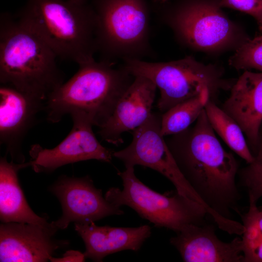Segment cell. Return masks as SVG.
<instances>
[{"label": "cell", "mask_w": 262, "mask_h": 262, "mask_svg": "<svg viewBox=\"0 0 262 262\" xmlns=\"http://www.w3.org/2000/svg\"><path fill=\"white\" fill-rule=\"evenodd\" d=\"M166 139L181 172L209 210L218 227L239 234L242 225L232 219L240 214V194L236 178L239 164L215 135L205 110L194 125Z\"/></svg>", "instance_id": "6da1fadb"}, {"label": "cell", "mask_w": 262, "mask_h": 262, "mask_svg": "<svg viewBox=\"0 0 262 262\" xmlns=\"http://www.w3.org/2000/svg\"><path fill=\"white\" fill-rule=\"evenodd\" d=\"M56 54L19 18L0 19V82L38 102L45 101L64 82Z\"/></svg>", "instance_id": "7a4b0ae2"}, {"label": "cell", "mask_w": 262, "mask_h": 262, "mask_svg": "<svg viewBox=\"0 0 262 262\" xmlns=\"http://www.w3.org/2000/svg\"><path fill=\"white\" fill-rule=\"evenodd\" d=\"M95 59L79 65L77 72L53 91L45 102L47 119L58 122L74 113L87 116L101 126L134 77L122 66Z\"/></svg>", "instance_id": "3957f363"}, {"label": "cell", "mask_w": 262, "mask_h": 262, "mask_svg": "<svg viewBox=\"0 0 262 262\" xmlns=\"http://www.w3.org/2000/svg\"><path fill=\"white\" fill-rule=\"evenodd\" d=\"M18 18L52 49L58 58L78 66L98 51L96 14L87 2L27 0Z\"/></svg>", "instance_id": "277c9868"}, {"label": "cell", "mask_w": 262, "mask_h": 262, "mask_svg": "<svg viewBox=\"0 0 262 262\" xmlns=\"http://www.w3.org/2000/svg\"><path fill=\"white\" fill-rule=\"evenodd\" d=\"M123 66L132 76L150 80L160 91L157 108L162 114L176 105L198 95L204 89L216 104L222 91L230 90L235 81L224 78L220 68L187 56L166 62L142 59L124 60Z\"/></svg>", "instance_id": "5b68a950"}, {"label": "cell", "mask_w": 262, "mask_h": 262, "mask_svg": "<svg viewBox=\"0 0 262 262\" xmlns=\"http://www.w3.org/2000/svg\"><path fill=\"white\" fill-rule=\"evenodd\" d=\"M98 51L102 60L153 56L150 20L145 0H94Z\"/></svg>", "instance_id": "8992f818"}, {"label": "cell", "mask_w": 262, "mask_h": 262, "mask_svg": "<svg viewBox=\"0 0 262 262\" xmlns=\"http://www.w3.org/2000/svg\"><path fill=\"white\" fill-rule=\"evenodd\" d=\"M118 175L122 180V190L110 188L105 199L117 206H128L143 218L157 227H164L178 232L185 225L206 224L208 215L206 209L200 204L180 195L169 196L151 189L135 176L134 166L125 167Z\"/></svg>", "instance_id": "52a82bcc"}, {"label": "cell", "mask_w": 262, "mask_h": 262, "mask_svg": "<svg viewBox=\"0 0 262 262\" xmlns=\"http://www.w3.org/2000/svg\"><path fill=\"white\" fill-rule=\"evenodd\" d=\"M218 0H189L164 17L177 36L186 46L214 51L242 44L235 25L223 13Z\"/></svg>", "instance_id": "ba28073f"}, {"label": "cell", "mask_w": 262, "mask_h": 262, "mask_svg": "<svg viewBox=\"0 0 262 262\" xmlns=\"http://www.w3.org/2000/svg\"><path fill=\"white\" fill-rule=\"evenodd\" d=\"M162 114L153 113L141 126L132 131V140L125 148L114 151L113 157L122 161L125 167L141 165L164 176L181 195L210 211L181 172L161 131Z\"/></svg>", "instance_id": "9c48e42d"}, {"label": "cell", "mask_w": 262, "mask_h": 262, "mask_svg": "<svg viewBox=\"0 0 262 262\" xmlns=\"http://www.w3.org/2000/svg\"><path fill=\"white\" fill-rule=\"evenodd\" d=\"M73 126L68 135L52 148L32 146L30 166L36 172H50L64 165L88 160L110 163L114 151L103 146L94 134L91 121L85 115H70Z\"/></svg>", "instance_id": "30bf717a"}, {"label": "cell", "mask_w": 262, "mask_h": 262, "mask_svg": "<svg viewBox=\"0 0 262 262\" xmlns=\"http://www.w3.org/2000/svg\"><path fill=\"white\" fill-rule=\"evenodd\" d=\"M59 200L62 216L53 221L59 229H65L71 222L88 223L112 215L124 213L120 207L108 202L88 177L64 176L49 188Z\"/></svg>", "instance_id": "8fae6325"}, {"label": "cell", "mask_w": 262, "mask_h": 262, "mask_svg": "<svg viewBox=\"0 0 262 262\" xmlns=\"http://www.w3.org/2000/svg\"><path fill=\"white\" fill-rule=\"evenodd\" d=\"M55 226L18 222L2 223L0 226V262H42L50 260L65 241L53 236Z\"/></svg>", "instance_id": "7c38bea8"}, {"label": "cell", "mask_w": 262, "mask_h": 262, "mask_svg": "<svg viewBox=\"0 0 262 262\" xmlns=\"http://www.w3.org/2000/svg\"><path fill=\"white\" fill-rule=\"evenodd\" d=\"M156 90L155 85L149 79L134 77L110 116L98 127L102 139L115 145L122 143V134L141 126L152 113Z\"/></svg>", "instance_id": "4fadbf2b"}, {"label": "cell", "mask_w": 262, "mask_h": 262, "mask_svg": "<svg viewBox=\"0 0 262 262\" xmlns=\"http://www.w3.org/2000/svg\"><path fill=\"white\" fill-rule=\"evenodd\" d=\"M44 108L38 102L11 86L0 87V140L12 161L25 162L22 141L34 122L37 113Z\"/></svg>", "instance_id": "5bb4252c"}, {"label": "cell", "mask_w": 262, "mask_h": 262, "mask_svg": "<svg viewBox=\"0 0 262 262\" xmlns=\"http://www.w3.org/2000/svg\"><path fill=\"white\" fill-rule=\"evenodd\" d=\"M185 262H243L242 238L220 240L213 225H184L170 239Z\"/></svg>", "instance_id": "9a60e30c"}, {"label": "cell", "mask_w": 262, "mask_h": 262, "mask_svg": "<svg viewBox=\"0 0 262 262\" xmlns=\"http://www.w3.org/2000/svg\"><path fill=\"white\" fill-rule=\"evenodd\" d=\"M221 108L240 126L252 153L262 126V72L245 70L232 85Z\"/></svg>", "instance_id": "2e32d148"}, {"label": "cell", "mask_w": 262, "mask_h": 262, "mask_svg": "<svg viewBox=\"0 0 262 262\" xmlns=\"http://www.w3.org/2000/svg\"><path fill=\"white\" fill-rule=\"evenodd\" d=\"M75 229L85 244V258L95 262H102L107 255L124 250L138 251L151 233L147 225L118 228L98 226L94 222L75 223Z\"/></svg>", "instance_id": "e0dca14e"}, {"label": "cell", "mask_w": 262, "mask_h": 262, "mask_svg": "<svg viewBox=\"0 0 262 262\" xmlns=\"http://www.w3.org/2000/svg\"><path fill=\"white\" fill-rule=\"evenodd\" d=\"M30 163L9 162L5 157L0 161V219L2 223L18 222L55 226L45 217L37 215L31 209L19 184L18 172L30 166Z\"/></svg>", "instance_id": "ac0fdd59"}, {"label": "cell", "mask_w": 262, "mask_h": 262, "mask_svg": "<svg viewBox=\"0 0 262 262\" xmlns=\"http://www.w3.org/2000/svg\"><path fill=\"white\" fill-rule=\"evenodd\" d=\"M204 110L214 132L247 164L252 162L254 160V155L238 124L217 104L210 99Z\"/></svg>", "instance_id": "d6986e66"}, {"label": "cell", "mask_w": 262, "mask_h": 262, "mask_svg": "<svg viewBox=\"0 0 262 262\" xmlns=\"http://www.w3.org/2000/svg\"><path fill=\"white\" fill-rule=\"evenodd\" d=\"M210 99V91L204 89L198 95L180 103L162 114L163 136L180 133L195 122Z\"/></svg>", "instance_id": "ffe728a7"}, {"label": "cell", "mask_w": 262, "mask_h": 262, "mask_svg": "<svg viewBox=\"0 0 262 262\" xmlns=\"http://www.w3.org/2000/svg\"><path fill=\"white\" fill-rule=\"evenodd\" d=\"M254 160L239 169V183L246 190L249 202H257L262 197V131L260 130L257 145L252 152Z\"/></svg>", "instance_id": "44dd1931"}, {"label": "cell", "mask_w": 262, "mask_h": 262, "mask_svg": "<svg viewBox=\"0 0 262 262\" xmlns=\"http://www.w3.org/2000/svg\"><path fill=\"white\" fill-rule=\"evenodd\" d=\"M247 212L241 214L244 230L242 234L243 262L249 258L262 245V211L257 203L249 202Z\"/></svg>", "instance_id": "7402d4cb"}, {"label": "cell", "mask_w": 262, "mask_h": 262, "mask_svg": "<svg viewBox=\"0 0 262 262\" xmlns=\"http://www.w3.org/2000/svg\"><path fill=\"white\" fill-rule=\"evenodd\" d=\"M229 64L237 70L255 69L262 72V33L247 38L237 47Z\"/></svg>", "instance_id": "603a6c76"}, {"label": "cell", "mask_w": 262, "mask_h": 262, "mask_svg": "<svg viewBox=\"0 0 262 262\" xmlns=\"http://www.w3.org/2000/svg\"><path fill=\"white\" fill-rule=\"evenodd\" d=\"M221 7L244 12L252 16L262 32V0H218Z\"/></svg>", "instance_id": "cb8c5ba5"}, {"label": "cell", "mask_w": 262, "mask_h": 262, "mask_svg": "<svg viewBox=\"0 0 262 262\" xmlns=\"http://www.w3.org/2000/svg\"><path fill=\"white\" fill-rule=\"evenodd\" d=\"M84 253L74 250L67 251L63 257L60 258H56L52 257L50 260L51 262H83L85 260Z\"/></svg>", "instance_id": "d4e9b609"}, {"label": "cell", "mask_w": 262, "mask_h": 262, "mask_svg": "<svg viewBox=\"0 0 262 262\" xmlns=\"http://www.w3.org/2000/svg\"><path fill=\"white\" fill-rule=\"evenodd\" d=\"M154 2L159 3H164L167 2L168 0H153Z\"/></svg>", "instance_id": "484cf974"}, {"label": "cell", "mask_w": 262, "mask_h": 262, "mask_svg": "<svg viewBox=\"0 0 262 262\" xmlns=\"http://www.w3.org/2000/svg\"><path fill=\"white\" fill-rule=\"evenodd\" d=\"M75 2L83 3L87 2V0H71Z\"/></svg>", "instance_id": "4316f807"}, {"label": "cell", "mask_w": 262, "mask_h": 262, "mask_svg": "<svg viewBox=\"0 0 262 262\" xmlns=\"http://www.w3.org/2000/svg\"><path fill=\"white\" fill-rule=\"evenodd\" d=\"M260 209L262 211V207H261Z\"/></svg>", "instance_id": "83f0119b"}]
</instances>
